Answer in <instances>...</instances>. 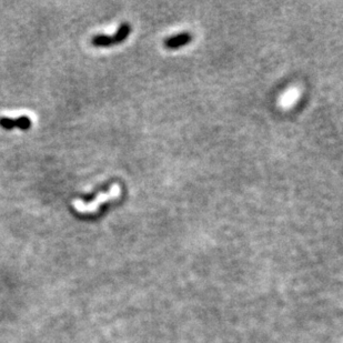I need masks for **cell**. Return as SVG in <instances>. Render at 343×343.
<instances>
[{
    "mask_svg": "<svg viewBox=\"0 0 343 343\" xmlns=\"http://www.w3.org/2000/svg\"><path fill=\"white\" fill-rule=\"evenodd\" d=\"M131 31V27L128 24H122L119 27L118 31L114 33L113 36H106V35H98L93 38L91 42L97 47H108V46L121 42L128 37L129 32Z\"/></svg>",
    "mask_w": 343,
    "mask_h": 343,
    "instance_id": "1",
    "label": "cell"
},
{
    "mask_svg": "<svg viewBox=\"0 0 343 343\" xmlns=\"http://www.w3.org/2000/svg\"><path fill=\"white\" fill-rule=\"evenodd\" d=\"M0 125L4 129L11 130L14 128H19L21 130H28L31 127V120L22 116L18 119H9V118H2L0 119Z\"/></svg>",
    "mask_w": 343,
    "mask_h": 343,
    "instance_id": "2",
    "label": "cell"
},
{
    "mask_svg": "<svg viewBox=\"0 0 343 343\" xmlns=\"http://www.w3.org/2000/svg\"><path fill=\"white\" fill-rule=\"evenodd\" d=\"M191 39H192V37H191L189 32H182V33H179V35H177V36L165 39L163 44H164L165 47L169 48V49H176V48L181 47V46L187 45Z\"/></svg>",
    "mask_w": 343,
    "mask_h": 343,
    "instance_id": "3",
    "label": "cell"
}]
</instances>
